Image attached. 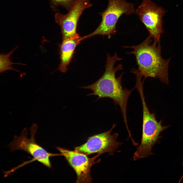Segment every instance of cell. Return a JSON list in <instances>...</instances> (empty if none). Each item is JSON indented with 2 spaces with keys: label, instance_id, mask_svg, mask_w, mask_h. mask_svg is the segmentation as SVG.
<instances>
[{
  "label": "cell",
  "instance_id": "cell-1",
  "mask_svg": "<svg viewBox=\"0 0 183 183\" xmlns=\"http://www.w3.org/2000/svg\"><path fill=\"white\" fill-rule=\"evenodd\" d=\"M121 60L117 56V53L112 56L107 54L105 71L102 76L91 85L79 87L92 90L93 93L88 96H98V100L105 98L112 99L115 104L119 106L124 121L128 130L127 105L129 97L132 90H128L123 87L121 78L123 73L117 77L116 76V72L123 69V65L119 64L115 67V64L117 61Z\"/></svg>",
  "mask_w": 183,
  "mask_h": 183
},
{
  "label": "cell",
  "instance_id": "cell-2",
  "mask_svg": "<svg viewBox=\"0 0 183 183\" xmlns=\"http://www.w3.org/2000/svg\"><path fill=\"white\" fill-rule=\"evenodd\" d=\"M149 36L140 44L132 46H124L133 50L129 53L135 57L139 73L145 79H159L164 83H169L168 68L170 59H165L161 55L160 41Z\"/></svg>",
  "mask_w": 183,
  "mask_h": 183
},
{
  "label": "cell",
  "instance_id": "cell-3",
  "mask_svg": "<svg viewBox=\"0 0 183 183\" xmlns=\"http://www.w3.org/2000/svg\"><path fill=\"white\" fill-rule=\"evenodd\" d=\"M135 11L134 5L126 0H108L106 8L100 13L102 20L99 26L94 32L83 37V39L98 35L110 38L116 32V25L120 17L124 14L131 15Z\"/></svg>",
  "mask_w": 183,
  "mask_h": 183
},
{
  "label": "cell",
  "instance_id": "cell-4",
  "mask_svg": "<svg viewBox=\"0 0 183 183\" xmlns=\"http://www.w3.org/2000/svg\"><path fill=\"white\" fill-rule=\"evenodd\" d=\"M135 13L154 40L160 41L163 32V17L166 11L151 0H143L135 10Z\"/></svg>",
  "mask_w": 183,
  "mask_h": 183
},
{
  "label": "cell",
  "instance_id": "cell-5",
  "mask_svg": "<svg viewBox=\"0 0 183 183\" xmlns=\"http://www.w3.org/2000/svg\"><path fill=\"white\" fill-rule=\"evenodd\" d=\"M37 126L33 125L30 128V136L27 137V130L26 128L22 131L19 136L15 135L13 141L9 145L12 151L17 150L24 151L31 155L36 160L47 167H52L50 158L56 155L48 152L35 141V135Z\"/></svg>",
  "mask_w": 183,
  "mask_h": 183
},
{
  "label": "cell",
  "instance_id": "cell-6",
  "mask_svg": "<svg viewBox=\"0 0 183 183\" xmlns=\"http://www.w3.org/2000/svg\"><path fill=\"white\" fill-rule=\"evenodd\" d=\"M115 126L114 124L109 130L89 137L85 143L75 147L74 151L86 155L95 153L100 155L105 153L113 155L122 144L117 140L118 134H111Z\"/></svg>",
  "mask_w": 183,
  "mask_h": 183
},
{
  "label": "cell",
  "instance_id": "cell-7",
  "mask_svg": "<svg viewBox=\"0 0 183 183\" xmlns=\"http://www.w3.org/2000/svg\"><path fill=\"white\" fill-rule=\"evenodd\" d=\"M92 6L90 0H75L67 14H55V21L61 27L63 40L81 37L77 32L78 22L84 11Z\"/></svg>",
  "mask_w": 183,
  "mask_h": 183
},
{
  "label": "cell",
  "instance_id": "cell-8",
  "mask_svg": "<svg viewBox=\"0 0 183 183\" xmlns=\"http://www.w3.org/2000/svg\"><path fill=\"white\" fill-rule=\"evenodd\" d=\"M162 120L158 122L154 117L143 120L141 141L133 155L134 160L147 157L152 154L151 149L157 143L160 134L169 127L162 126Z\"/></svg>",
  "mask_w": 183,
  "mask_h": 183
},
{
  "label": "cell",
  "instance_id": "cell-9",
  "mask_svg": "<svg viewBox=\"0 0 183 183\" xmlns=\"http://www.w3.org/2000/svg\"><path fill=\"white\" fill-rule=\"evenodd\" d=\"M57 149L65 157L75 171L77 176V182H91L90 169L92 164L91 159L86 155L60 147Z\"/></svg>",
  "mask_w": 183,
  "mask_h": 183
},
{
  "label": "cell",
  "instance_id": "cell-10",
  "mask_svg": "<svg viewBox=\"0 0 183 183\" xmlns=\"http://www.w3.org/2000/svg\"><path fill=\"white\" fill-rule=\"evenodd\" d=\"M83 40L82 37L79 38L63 40L59 45L60 62L58 69L65 72L71 62L77 46Z\"/></svg>",
  "mask_w": 183,
  "mask_h": 183
},
{
  "label": "cell",
  "instance_id": "cell-11",
  "mask_svg": "<svg viewBox=\"0 0 183 183\" xmlns=\"http://www.w3.org/2000/svg\"><path fill=\"white\" fill-rule=\"evenodd\" d=\"M18 46L16 47L12 50L6 54L2 53L0 55V72L1 73L5 71L13 70L19 72L15 69L12 65L14 64L25 65L20 63H14L11 60L10 56L17 49Z\"/></svg>",
  "mask_w": 183,
  "mask_h": 183
},
{
  "label": "cell",
  "instance_id": "cell-12",
  "mask_svg": "<svg viewBox=\"0 0 183 183\" xmlns=\"http://www.w3.org/2000/svg\"><path fill=\"white\" fill-rule=\"evenodd\" d=\"M55 2L60 5L68 6L72 4V0H53Z\"/></svg>",
  "mask_w": 183,
  "mask_h": 183
}]
</instances>
